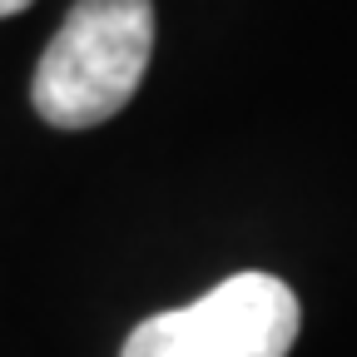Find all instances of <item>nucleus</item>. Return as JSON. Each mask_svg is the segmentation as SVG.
<instances>
[{"instance_id":"obj_1","label":"nucleus","mask_w":357,"mask_h":357,"mask_svg":"<svg viewBox=\"0 0 357 357\" xmlns=\"http://www.w3.org/2000/svg\"><path fill=\"white\" fill-rule=\"evenodd\" d=\"M154 55L149 0H79L55 30L30 79V105L55 129H89L114 119Z\"/></svg>"},{"instance_id":"obj_2","label":"nucleus","mask_w":357,"mask_h":357,"mask_svg":"<svg viewBox=\"0 0 357 357\" xmlns=\"http://www.w3.org/2000/svg\"><path fill=\"white\" fill-rule=\"evenodd\" d=\"M298 298L273 273H234L199 303L144 318L119 357H288L298 342Z\"/></svg>"},{"instance_id":"obj_3","label":"nucleus","mask_w":357,"mask_h":357,"mask_svg":"<svg viewBox=\"0 0 357 357\" xmlns=\"http://www.w3.org/2000/svg\"><path fill=\"white\" fill-rule=\"evenodd\" d=\"M30 6V0H0V20H6V15H20Z\"/></svg>"}]
</instances>
